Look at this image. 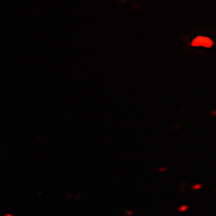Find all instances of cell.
<instances>
[{"instance_id": "1", "label": "cell", "mask_w": 216, "mask_h": 216, "mask_svg": "<svg viewBox=\"0 0 216 216\" xmlns=\"http://www.w3.org/2000/svg\"><path fill=\"white\" fill-rule=\"evenodd\" d=\"M208 42H210V39L208 38H205V37H199V38H196L194 43H193V45H203V46H209L208 45Z\"/></svg>"}]
</instances>
